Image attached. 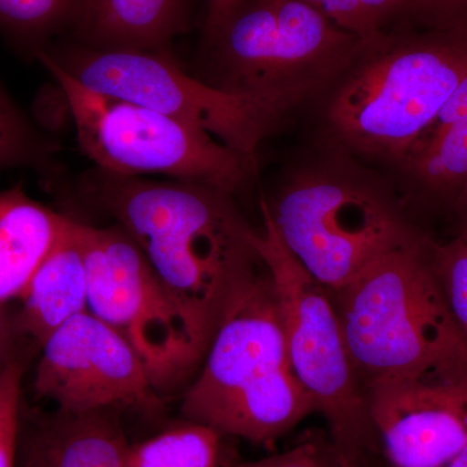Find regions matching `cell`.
Masks as SVG:
<instances>
[{
    "mask_svg": "<svg viewBox=\"0 0 467 467\" xmlns=\"http://www.w3.org/2000/svg\"><path fill=\"white\" fill-rule=\"evenodd\" d=\"M88 193L142 250L207 353L234 297L265 267L232 193L98 171Z\"/></svg>",
    "mask_w": 467,
    "mask_h": 467,
    "instance_id": "1",
    "label": "cell"
},
{
    "mask_svg": "<svg viewBox=\"0 0 467 467\" xmlns=\"http://www.w3.org/2000/svg\"><path fill=\"white\" fill-rule=\"evenodd\" d=\"M466 73V29L408 23L359 43L310 101L316 147L395 177Z\"/></svg>",
    "mask_w": 467,
    "mask_h": 467,
    "instance_id": "2",
    "label": "cell"
},
{
    "mask_svg": "<svg viewBox=\"0 0 467 467\" xmlns=\"http://www.w3.org/2000/svg\"><path fill=\"white\" fill-rule=\"evenodd\" d=\"M261 205L288 251L331 292L423 236L395 178L319 147L285 175L272 204Z\"/></svg>",
    "mask_w": 467,
    "mask_h": 467,
    "instance_id": "3",
    "label": "cell"
},
{
    "mask_svg": "<svg viewBox=\"0 0 467 467\" xmlns=\"http://www.w3.org/2000/svg\"><path fill=\"white\" fill-rule=\"evenodd\" d=\"M182 401L186 420L220 435L272 445L310 414L315 399L292 371L267 267L234 297Z\"/></svg>",
    "mask_w": 467,
    "mask_h": 467,
    "instance_id": "4",
    "label": "cell"
},
{
    "mask_svg": "<svg viewBox=\"0 0 467 467\" xmlns=\"http://www.w3.org/2000/svg\"><path fill=\"white\" fill-rule=\"evenodd\" d=\"M430 239H418L331 292L365 389L387 379L467 378V343L436 279Z\"/></svg>",
    "mask_w": 467,
    "mask_h": 467,
    "instance_id": "5",
    "label": "cell"
},
{
    "mask_svg": "<svg viewBox=\"0 0 467 467\" xmlns=\"http://www.w3.org/2000/svg\"><path fill=\"white\" fill-rule=\"evenodd\" d=\"M359 43L303 0H242L204 33L208 84L301 107L347 67Z\"/></svg>",
    "mask_w": 467,
    "mask_h": 467,
    "instance_id": "6",
    "label": "cell"
},
{
    "mask_svg": "<svg viewBox=\"0 0 467 467\" xmlns=\"http://www.w3.org/2000/svg\"><path fill=\"white\" fill-rule=\"evenodd\" d=\"M88 90L140 104L201 129L254 161L260 144L300 107L223 90L184 72L167 51L41 50Z\"/></svg>",
    "mask_w": 467,
    "mask_h": 467,
    "instance_id": "7",
    "label": "cell"
},
{
    "mask_svg": "<svg viewBox=\"0 0 467 467\" xmlns=\"http://www.w3.org/2000/svg\"><path fill=\"white\" fill-rule=\"evenodd\" d=\"M39 60L54 76L75 122L79 146L107 173L162 174L233 193L254 162L193 128L140 104L88 90L43 51Z\"/></svg>",
    "mask_w": 467,
    "mask_h": 467,
    "instance_id": "8",
    "label": "cell"
},
{
    "mask_svg": "<svg viewBox=\"0 0 467 467\" xmlns=\"http://www.w3.org/2000/svg\"><path fill=\"white\" fill-rule=\"evenodd\" d=\"M261 211L264 230L256 244L275 284L292 371L335 441L355 453L382 454L333 294L288 251L263 205Z\"/></svg>",
    "mask_w": 467,
    "mask_h": 467,
    "instance_id": "9",
    "label": "cell"
},
{
    "mask_svg": "<svg viewBox=\"0 0 467 467\" xmlns=\"http://www.w3.org/2000/svg\"><path fill=\"white\" fill-rule=\"evenodd\" d=\"M79 234L88 270V312L133 347L153 389L182 382L205 356L186 313L122 227L79 223Z\"/></svg>",
    "mask_w": 467,
    "mask_h": 467,
    "instance_id": "10",
    "label": "cell"
},
{
    "mask_svg": "<svg viewBox=\"0 0 467 467\" xmlns=\"http://www.w3.org/2000/svg\"><path fill=\"white\" fill-rule=\"evenodd\" d=\"M33 389L57 410H130L158 416V398L140 356L121 335L85 312L42 344Z\"/></svg>",
    "mask_w": 467,
    "mask_h": 467,
    "instance_id": "11",
    "label": "cell"
},
{
    "mask_svg": "<svg viewBox=\"0 0 467 467\" xmlns=\"http://www.w3.org/2000/svg\"><path fill=\"white\" fill-rule=\"evenodd\" d=\"M389 467H441L467 445V378L387 379L365 389Z\"/></svg>",
    "mask_w": 467,
    "mask_h": 467,
    "instance_id": "12",
    "label": "cell"
},
{
    "mask_svg": "<svg viewBox=\"0 0 467 467\" xmlns=\"http://www.w3.org/2000/svg\"><path fill=\"white\" fill-rule=\"evenodd\" d=\"M119 411L21 410L17 467H128Z\"/></svg>",
    "mask_w": 467,
    "mask_h": 467,
    "instance_id": "13",
    "label": "cell"
},
{
    "mask_svg": "<svg viewBox=\"0 0 467 467\" xmlns=\"http://www.w3.org/2000/svg\"><path fill=\"white\" fill-rule=\"evenodd\" d=\"M88 270L79 223L67 217L60 236L34 273L14 318L18 337L42 344L70 318L88 312Z\"/></svg>",
    "mask_w": 467,
    "mask_h": 467,
    "instance_id": "14",
    "label": "cell"
},
{
    "mask_svg": "<svg viewBox=\"0 0 467 467\" xmlns=\"http://www.w3.org/2000/svg\"><path fill=\"white\" fill-rule=\"evenodd\" d=\"M190 16L192 0H79L69 29L94 50H161Z\"/></svg>",
    "mask_w": 467,
    "mask_h": 467,
    "instance_id": "15",
    "label": "cell"
},
{
    "mask_svg": "<svg viewBox=\"0 0 467 467\" xmlns=\"http://www.w3.org/2000/svg\"><path fill=\"white\" fill-rule=\"evenodd\" d=\"M393 178L411 192L467 198V73Z\"/></svg>",
    "mask_w": 467,
    "mask_h": 467,
    "instance_id": "16",
    "label": "cell"
},
{
    "mask_svg": "<svg viewBox=\"0 0 467 467\" xmlns=\"http://www.w3.org/2000/svg\"><path fill=\"white\" fill-rule=\"evenodd\" d=\"M20 186L0 192V306L20 299L67 223Z\"/></svg>",
    "mask_w": 467,
    "mask_h": 467,
    "instance_id": "17",
    "label": "cell"
},
{
    "mask_svg": "<svg viewBox=\"0 0 467 467\" xmlns=\"http://www.w3.org/2000/svg\"><path fill=\"white\" fill-rule=\"evenodd\" d=\"M221 435L202 423H178L149 441L130 444L128 467H218Z\"/></svg>",
    "mask_w": 467,
    "mask_h": 467,
    "instance_id": "18",
    "label": "cell"
},
{
    "mask_svg": "<svg viewBox=\"0 0 467 467\" xmlns=\"http://www.w3.org/2000/svg\"><path fill=\"white\" fill-rule=\"evenodd\" d=\"M359 42L411 23L416 0H303Z\"/></svg>",
    "mask_w": 467,
    "mask_h": 467,
    "instance_id": "19",
    "label": "cell"
},
{
    "mask_svg": "<svg viewBox=\"0 0 467 467\" xmlns=\"http://www.w3.org/2000/svg\"><path fill=\"white\" fill-rule=\"evenodd\" d=\"M79 0H0V29L17 41L38 46L69 27Z\"/></svg>",
    "mask_w": 467,
    "mask_h": 467,
    "instance_id": "20",
    "label": "cell"
},
{
    "mask_svg": "<svg viewBox=\"0 0 467 467\" xmlns=\"http://www.w3.org/2000/svg\"><path fill=\"white\" fill-rule=\"evenodd\" d=\"M232 467H389L382 454L355 453L327 432L312 431L290 450Z\"/></svg>",
    "mask_w": 467,
    "mask_h": 467,
    "instance_id": "21",
    "label": "cell"
},
{
    "mask_svg": "<svg viewBox=\"0 0 467 467\" xmlns=\"http://www.w3.org/2000/svg\"><path fill=\"white\" fill-rule=\"evenodd\" d=\"M429 247L436 279L467 343V243L459 236L445 244L430 241Z\"/></svg>",
    "mask_w": 467,
    "mask_h": 467,
    "instance_id": "22",
    "label": "cell"
},
{
    "mask_svg": "<svg viewBox=\"0 0 467 467\" xmlns=\"http://www.w3.org/2000/svg\"><path fill=\"white\" fill-rule=\"evenodd\" d=\"M41 156L36 135L0 85V169L32 164Z\"/></svg>",
    "mask_w": 467,
    "mask_h": 467,
    "instance_id": "23",
    "label": "cell"
},
{
    "mask_svg": "<svg viewBox=\"0 0 467 467\" xmlns=\"http://www.w3.org/2000/svg\"><path fill=\"white\" fill-rule=\"evenodd\" d=\"M24 368L15 358L0 377V467H17Z\"/></svg>",
    "mask_w": 467,
    "mask_h": 467,
    "instance_id": "24",
    "label": "cell"
},
{
    "mask_svg": "<svg viewBox=\"0 0 467 467\" xmlns=\"http://www.w3.org/2000/svg\"><path fill=\"white\" fill-rule=\"evenodd\" d=\"M411 23L467 30V0H416Z\"/></svg>",
    "mask_w": 467,
    "mask_h": 467,
    "instance_id": "25",
    "label": "cell"
},
{
    "mask_svg": "<svg viewBox=\"0 0 467 467\" xmlns=\"http://www.w3.org/2000/svg\"><path fill=\"white\" fill-rule=\"evenodd\" d=\"M17 335L14 318L9 317L5 306H0V367H5L16 356Z\"/></svg>",
    "mask_w": 467,
    "mask_h": 467,
    "instance_id": "26",
    "label": "cell"
},
{
    "mask_svg": "<svg viewBox=\"0 0 467 467\" xmlns=\"http://www.w3.org/2000/svg\"><path fill=\"white\" fill-rule=\"evenodd\" d=\"M242 0H208L207 15H205L204 33L211 32L220 26L227 15L233 11Z\"/></svg>",
    "mask_w": 467,
    "mask_h": 467,
    "instance_id": "27",
    "label": "cell"
},
{
    "mask_svg": "<svg viewBox=\"0 0 467 467\" xmlns=\"http://www.w3.org/2000/svg\"><path fill=\"white\" fill-rule=\"evenodd\" d=\"M441 467H467V445Z\"/></svg>",
    "mask_w": 467,
    "mask_h": 467,
    "instance_id": "28",
    "label": "cell"
},
{
    "mask_svg": "<svg viewBox=\"0 0 467 467\" xmlns=\"http://www.w3.org/2000/svg\"><path fill=\"white\" fill-rule=\"evenodd\" d=\"M461 202H462V204H465L467 207V198L465 199V201H462ZM460 236L461 238L463 239V241L467 243V211L465 214V220H463L462 230H461Z\"/></svg>",
    "mask_w": 467,
    "mask_h": 467,
    "instance_id": "29",
    "label": "cell"
},
{
    "mask_svg": "<svg viewBox=\"0 0 467 467\" xmlns=\"http://www.w3.org/2000/svg\"><path fill=\"white\" fill-rule=\"evenodd\" d=\"M5 368H7V365H5V367H0V377H2L3 371H5Z\"/></svg>",
    "mask_w": 467,
    "mask_h": 467,
    "instance_id": "30",
    "label": "cell"
}]
</instances>
